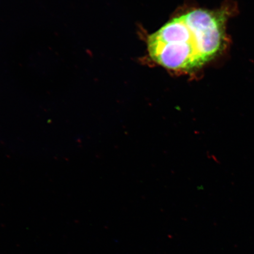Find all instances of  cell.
I'll list each match as a JSON object with an SVG mask.
<instances>
[{
	"label": "cell",
	"mask_w": 254,
	"mask_h": 254,
	"mask_svg": "<svg viewBox=\"0 0 254 254\" xmlns=\"http://www.w3.org/2000/svg\"><path fill=\"white\" fill-rule=\"evenodd\" d=\"M230 11L227 7L198 8L171 19L148 37L149 55L158 64L171 70L201 67L226 46Z\"/></svg>",
	"instance_id": "1"
}]
</instances>
